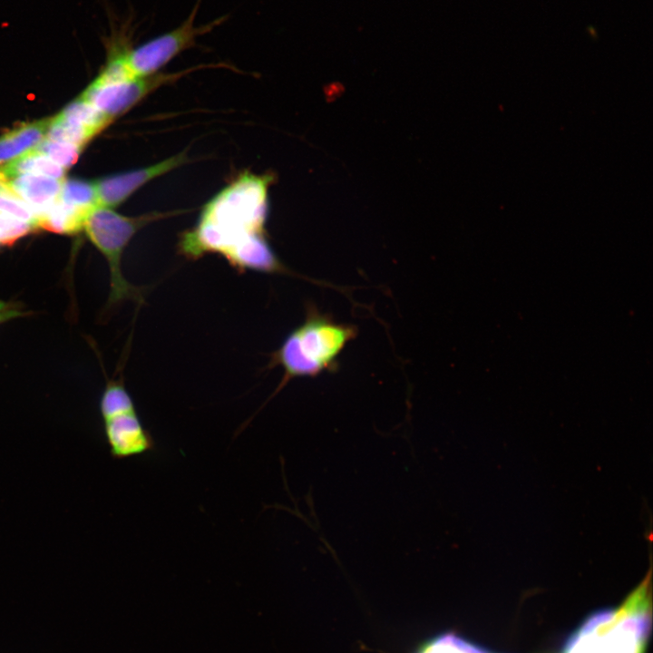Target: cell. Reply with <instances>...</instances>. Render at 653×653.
Masks as SVG:
<instances>
[{
  "label": "cell",
  "mask_w": 653,
  "mask_h": 653,
  "mask_svg": "<svg viewBox=\"0 0 653 653\" xmlns=\"http://www.w3.org/2000/svg\"><path fill=\"white\" fill-rule=\"evenodd\" d=\"M414 653H492L453 632H443L424 641Z\"/></svg>",
  "instance_id": "cell-13"
},
{
  "label": "cell",
  "mask_w": 653,
  "mask_h": 653,
  "mask_svg": "<svg viewBox=\"0 0 653 653\" xmlns=\"http://www.w3.org/2000/svg\"><path fill=\"white\" fill-rule=\"evenodd\" d=\"M110 455L115 460L141 456L154 451L156 443L143 425L138 412L119 414L102 420Z\"/></svg>",
  "instance_id": "cell-8"
},
{
  "label": "cell",
  "mask_w": 653,
  "mask_h": 653,
  "mask_svg": "<svg viewBox=\"0 0 653 653\" xmlns=\"http://www.w3.org/2000/svg\"><path fill=\"white\" fill-rule=\"evenodd\" d=\"M90 210L69 205L58 198L37 215L35 229L66 235L75 234L83 230L84 219Z\"/></svg>",
  "instance_id": "cell-11"
},
{
  "label": "cell",
  "mask_w": 653,
  "mask_h": 653,
  "mask_svg": "<svg viewBox=\"0 0 653 653\" xmlns=\"http://www.w3.org/2000/svg\"><path fill=\"white\" fill-rule=\"evenodd\" d=\"M59 199L75 207L92 210L98 206L94 181L68 179L63 180Z\"/></svg>",
  "instance_id": "cell-17"
},
{
  "label": "cell",
  "mask_w": 653,
  "mask_h": 653,
  "mask_svg": "<svg viewBox=\"0 0 653 653\" xmlns=\"http://www.w3.org/2000/svg\"><path fill=\"white\" fill-rule=\"evenodd\" d=\"M201 0H198L188 17L177 27L138 45L132 46L126 58L135 77L150 76L161 70L182 52L197 45V40L224 23L220 16L208 24H195Z\"/></svg>",
  "instance_id": "cell-5"
},
{
  "label": "cell",
  "mask_w": 653,
  "mask_h": 653,
  "mask_svg": "<svg viewBox=\"0 0 653 653\" xmlns=\"http://www.w3.org/2000/svg\"><path fill=\"white\" fill-rule=\"evenodd\" d=\"M21 174L43 175L63 180L64 169L34 149L0 166V175L5 180Z\"/></svg>",
  "instance_id": "cell-12"
},
{
  "label": "cell",
  "mask_w": 653,
  "mask_h": 653,
  "mask_svg": "<svg viewBox=\"0 0 653 653\" xmlns=\"http://www.w3.org/2000/svg\"><path fill=\"white\" fill-rule=\"evenodd\" d=\"M0 194H14L6 180L0 175ZM15 195V194H14Z\"/></svg>",
  "instance_id": "cell-22"
},
{
  "label": "cell",
  "mask_w": 653,
  "mask_h": 653,
  "mask_svg": "<svg viewBox=\"0 0 653 653\" xmlns=\"http://www.w3.org/2000/svg\"><path fill=\"white\" fill-rule=\"evenodd\" d=\"M97 135L93 131L62 118L59 114L52 117L45 138L68 142L80 149Z\"/></svg>",
  "instance_id": "cell-16"
},
{
  "label": "cell",
  "mask_w": 653,
  "mask_h": 653,
  "mask_svg": "<svg viewBox=\"0 0 653 653\" xmlns=\"http://www.w3.org/2000/svg\"><path fill=\"white\" fill-rule=\"evenodd\" d=\"M13 305H14V303H9V302H5V301L0 300V311L6 309Z\"/></svg>",
  "instance_id": "cell-23"
},
{
  "label": "cell",
  "mask_w": 653,
  "mask_h": 653,
  "mask_svg": "<svg viewBox=\"0 0 653 653\" xmlns=\"http://www.w3.org/2000/svg\"><path fill=\"white\" fill-rule=\"evenodd\" d=\"M62 118L86 127L97 134L112 121L88 102L78 98L58 113Z\"/></svg>",
  "instance_id": "cell-14"
},
{
  "label": "cell",
  "mask_w": 653,
  "mask_h": 653,
  "mask_svg": "<svg viewBox=\"0 0 653 653\" xmlns=\"http://www.w3.org/2000/svg\"><path fill=\"white\" fill-rule=\"evenodd\" d=\"M650 574L621 605L594 611L561 653H645L651 627Z\"/></svg>",
  "instance_id": "cell-3"
},
{
  "label": "cell",
  "mask_w": 653,
  "mask_h": 653,
  "mask_svg": "<svg viewBox=\"0 0 653 653\" xmlns=\"http://www.w3.org/2000/svg\"><path fill=\"white\" fill-rule=\"evenodd\" d=\"M102 420L119 414L136 411L135 404L121 380L109 381L99 402Z\"/></svg>",
  "instance_id": "cell-15"
},
{
  "label": "cell",
  "mask_w": 653,
  "mask_h": 653,
  "mask_svg": "<svg viewBox=\"0 0 653 653\" xmlns=\"http://www.w3.org/2000/svg\"><path fill=\"white\" fill-rule=\"evenodd\" d=\"M33 231L32 223L0 211V246H11Z\"/></svg>",
  "instance_id": "cell-19"
},
{
  "label": "cell",
  "mask_w": 653,
  "mask_h": 653,
  "mask_svg": "<svg viewBox=\"0 0 653 653\" xmlns=\"http://www.w3.org/2000/svg\"><path fill=\"white\" fill-rule=\"evenodd\" d=\"M180 213V211H153L137 217H127L112 209L99 206L88 212L83 230L104 256L110 270L107 308L125 300L137 303L143 301V290L131 284L122 274L121 263L123 251L133 236L146 225Z\"/></svg>",
  "instance_id": "cell-4"
},
{
  "label": "cell",
  "mask_w": 653,
  "mask_h": 653,
  "mask_svg": "<svg viewBox=\"0 0 653 653\" xmlns=\"http://www.w3.org/2000/svg\"><path fill=\"white\" fill-rule=\"evenodd\" d=\"M34 150L47 156L63 169L73 165L82 151V149L73 144L46 138Z\"/></svg>",
  "instance_id": "cell-18"
},
{
  "label": "cell",
  "mask_w": 653,
  "mask_h": 653,
  "mask_svg": "<svg viewBox=\"0 0 653 653\" xmlns=\"http://www.w3.org/2000/svg\"><path fill=\"white\" fill-rule=\"evenodd\" d=\"M188 161L187 153L182 151L150 166L95 180L98 206L109 209L119 206L149 181L187 163Z\"/></svg>",
  "instance_id": "cell-7"
},
{
  "label": "cell",
  "mask_w": 653,
  "mask_h": 653,
  "mask_svg": "<svg viewBox=\"0 0 653 653\" xmlns=\"http://www.w3.org/2000/svg\"><path fill=\"white\" fill-rule=\"evenodd\" d=\"M51 120L22 123L0 136V166L35 149L45 138Z\"/></svg>",
  "instance_id": "cell-10"
},
{
  "label": "cell",
  "mask_w": 653,
  "mask_h": 653,
  "mask_svg": "<svg viewBox=\"0 0 653 653\" xmlns=\"http://www.w3.org/2000/svg\"><path fill=\"white\" fill-rule=\"evenodd\" d=\"M0 211L28 221L35 229L36 213L30 206L14 194H0Z\"/></svg>",
  "instance_id": "cell-20"
},
{
  "label": "cell",
  "mask_w": 653,
  "mask_h": 653,
  "mask_svg": "<svg viewBox=\"0 0 653 653\" xmlns=\"http://www.w3.org/2000/svg\"><path fill=\"white\" fill-rule=\"evenodd\" d=\"M356 336L355 325L337 322L316 305L307 304L303 322L270 355L269 366L284 371L278 391L294 378L335 371L339 356Z\"/></svg>",
  "instance_id": "cell-2"
},
{
  "label": "cell",
  "mask_w": 653,
  "mask_h": 653,
  "mask_svg": "<svg viewBox=\"0 0 653 653\" xmlns=\"http://www.w3.org/2000/svg\"><path fill=\"white\" fill-rule=\"evenodd\" d=\"M24 313L15 304L0 311V325L10 319L24 316Z\"/></svg>",
  "instance_id": "cell-21"
},
{
  "label": "cell",
  "mask_w": 653,
  "mask_h": 653,
  "mask_svg": "<svg viewBox=\"0 0 653 653\" xmlns=\"http://www.w3.org/2000/svg\"><path fill=\"white\" fill-rule=\"evenodd\" d=\"M63 180L43 175L21 174L5 180L12 192L38 215L58 200Z\"/></svg>",
  "instance_id": "cell-9"
},
{
  "label": "cell",
  "mask_w": 653,
  "mask_h": 653,
  "mask_svg": "<svg viewBox=\"0 0 653 653\" xmlns=\"http://www.w3.org/2000/svg\"><path fill=\"white\" fill-rule=\"evenodd\" d=\"M271 181L269 174H240L204 206L197 224L181 233L180 253L192 260L219 254L239 271L289 273L265 232Z\"/></svg>",
  "instance_id": "cell-1"
},
{
  "label": "cell",
  "mask_w": 653,
  "mask_h": 653,
  "mask_svg": "<svg viewBox=\"0 0 653 653\" xmlns=\"http://www.w3.org/2000/svg\"><path fill=\"white\" fill-rule=\"evenodd\" d=\"M219 66V63L201 64L180 72L168 73L160 72L150 76L120 81H102L95 78L80 98L113 121L159 87L171 83L191 72Z\"/></svg>",
  "instance_id": "cell-6"
}]
</instances>
